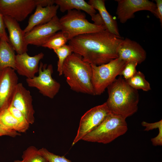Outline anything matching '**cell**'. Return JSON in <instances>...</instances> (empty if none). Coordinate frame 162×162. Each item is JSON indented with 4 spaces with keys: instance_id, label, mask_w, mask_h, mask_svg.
<instances>
[{
    "instance_id": "cell-1",
    "label": "cell",
    "mask_w": 162,
    "mask_h": 162,
    "mask_svg": "<svg viewBox=\"0 0 162 162\" xmlns=\"http://www.w3.org/2000/svg\"><path fill=\"white\" fill-rule=\"evenodd\" d=\"M123 39L105 29L76 36L68 41V45L84 61L98 66L118 58V51Z\"/></svg>"
},
{
    "instance_id": "cell-2",
    "label": "cell",
    "mask_w": 162,
    "mask_h": 162,
    "mask_svg": "<svg viewBox=\"0 0 162 162\" xmlns=\"http://www.w3.org/2000/svg\"><path fill=\"white\" fill-rule=\"evenodd\" d=\"M107 88L108 97L106 103L112 113L126 119L137 112L138 91L130 86L122 76L116 78Z\"/></svg>"
},
{
    "instance_id": "cell-3",
    "label": "cell",
    "mask_w": 162,
    "mask_h": 162,
    "mask_svg": "<svg viewBox=\"0 0 162 162\" xmlns=\"http://www.w3.org/2000/svg\"><path fill=\"white\" fill-rule=\"evenodd\" d=\"M62 74L72 90L95 95L92 83L91 65L79 55L73 53L67 57L63 64Z\"/></svg>"
},
{
    "instance_id": "cell-4",
    "label": "cell",
    "mask_w": 162,
    "mask_h": 162,
    "mask_svg": "<svg viewBox=\"0 0 162 162\" xmlns=\"http://www.w3.org/2000/svg\"><path fill=\"white\" fill-rule=\"evenodd\" d=\"M128 130L126 118L111 112L97 127L85 135L82 140L106 144L123 135Z\"/></svg>"
},
{
    "instance_id": "cell-5",
    "label": "cell",
    "mask_w": 162,
    "mask_h": 162,
    "mask_svg": "<svg viewBox=\"0 0 162 162\" xmlns=\"http://www.w3.org/2000/svg\"><path fill=\"white\" fill-rule=\"evenodd\" d=\"M59 19L61 31L67 35L68 40L77 36L99 32L106 29L104 25L98 26L89 22L84 13L72 10Z\"/></svg>"
},
{
    "instance_id": "cell-6",
    "label": "cell",
    "mask_w": 162,
    "mask_h": 162,
    "mask_svg": "<svg viewBox=\"0 0 162 162\" xmlns=\"http://www.w3.org/2000/svg\"><path fill=\"white\" fill-rule=\"evenodd\" d=\"M126 62L119 58L100 65L91 64L92 83L95 95H100L116 79Z\"/></svg>"
},
{
    "instance_id": "cell-7",
    "label": "cell",
    "mask_w": 162,
    "mask_h": 162,
    "mask_svg": "<svg viewBox=\"0 0 162 162\" xmlns=\"http://www.w3.org/2000/svg\"><path fill=\"white\" fill-rule=\"evenodd\" d=\"M53 68L52 64L47 65L40 62L39 65L38 75L32 78H27L28 86L37 88L43 95L52 99L59 92L60 83L52 77Z\"/></svg>"
},
{
    "instance_id": "cell-8",
    "label": "cell",
    "mask_w": 162,
    "mask_h": 162,
    "mask_svg": "<svg viewBox=\"0 0 162 162\" xmlns=\"http://www.w3.org/2000/svg\"><path fill=\"white\" fill-rule=\"evenodd\" d=\"M110 113L106 102L85 112L80 119L77 133L72 146L82 140L85 135L97 127Z\"/></svg>"
},
{
    "instance_id": "cell-9",
    "label": "cell",
    "mask_w": 162,
    "mask_h": 162,
    "mask_svg": "<svg viewBox=\"0 0 162 162\" xmlns=\"http://www.w3.org/2000/svg\"><path fill=\"white\" fill-rule=\"evenodd\" d=\"M118 5L116 14L122 23L134 17V14L141 10L150 11L156 15V6L153 2L148 0H116Z\"/></svg>"
},
{
    "instance_id": "cell-10",
    "label": "cell",
    "mask_w": 162,
    "mask_h": 162,
    "mask_svg": "<svg viewBox=\"0 0 162 162\" xmlns=\"http://www.w3.org/2000/svg\"><path fill=\"white\" fill-rule=\"evenodd\" d=\"M35 0H0V11L3 16L18 22L24 20L36 8Z\"/></svg>"
},
{
    "instance_id": "cell-11",
    "label": "cell",
    "mask_w": 162,
    "mask_h": 162,
    "mask_svg": "<svg viewBox=\"0 0 162 162\" xmlns=\"http://www.w3.org/2000/svg\"><path fill=\"white\" fill-rule=\"evenodd\" d=\"M15 70L10 68L0 71V112L10 106L18 78Z\"/></svg>"
},
{
    "instance_id": "cell-12",
    "label": "cell",
    "mask_w": 162,
    "mask_h": 162,
    "mask_svg": "<svg viewBox=\"0 0 162 162\" xmlns=\"http://www.w3.org/2000/svg\"><path fill=\"white\" fill-rule=\"evenodd\" d=\"M61 30L59 18L57 15L50 22L34 27L25 33V39L28 45L41 46L53 34Z\"/></svg>"
},
{
    "instance_id": "cell-13",
    "label": "cell",
    "mask_w": 162,
    "mask_h": 162,
    "mask_svg": "<svg viewBox=\"0 0 162 162\" xmlns=\"http://www.w3.org/2000/svg\"><path fill=\"white\" fill-rule=\"evenodd\" d=\"M32 101L30 92L23 86L22 83H18L10 105L22 112L30 124H32L35 121V111Z\"/></svg>"
},
{
    "instance_id": "cell-14",
    "label": "cell",
    "mask_w": 162,
    "mask_h": 162,
    "mask_svg": "<svg viewBox=\"0 0 162 162\" xmlns=\"http://www.w3.org/2000/svg\"><path fill=\"white\" fill-rule=\"evenodd\" d=\"M6 28L9 33V43L18 54H21L28 51V45L25 39L23 30L18 22L7 16H3Z\"/></svg>"
},
{
    "instance_id": "cell-15",
    "label": "cell",
    "mask_w": 162,
    "mask_h": 162,
    "mask_svg": "<svg viewBox=\"0 0 162 162\" xmlns=\"http://www.w3.org/2000/svg\"><path fill=\"white\" fill-rule=\"evenodd\" d=\"M118 58L126 62L134 61L140 64L146 58V52L136 42L128 38L123 39L119 47Z\"/></svg>"
},
{
    "instance_id": "cell-16",
    "label": "cell",
    "mask_w": 162,
    "mask_h": 162,
    "mask_svg": "<svg viewBox=\"0 0 162 162\" xmlns=\"http://www.w3.org/2000/svg\"><path fill=\"white\" fill-rule=\"evenodd\" d=\"M44 54L41 52L34 56H30L25 52L16 56L15 69L17 73L27 78H32L38 72L39 63Z\"/></svg>"
},
{
    "instance_id": "cell-17",
    "label": "cell",
    "mask_w": 162,
    "mask_h": 162,
    "mask_svg": "<svg viewBox=\"0 0 162 162\" xmlns=\"http://www.w3.org/2000/svg\"><path fill=\"white\" fill-rule=\"evenodd\" d=\"M54 2L62 12L72 10H82L91 16L94 24L98 26L104 25L99 14H96L94 8L84 0H54Z\"/></svg>"
},
{
    "instance_id": "cell-18",
    "label": "cell",
    "mask_w": 162,
    "mask_h": 162,
    "mask_svg": "<svg viewBox=\"0 0 162 162\" xmlns=\"http://www.w3.org/2000/svg\"><path fill=\"white\" fill-rule=\"evenodd\" d=\"M34 13L30 17L28 24L23 30L26 33L34 27L44 24L50 22L55 16L57 15L59 8L57 5H53L46 7L37 5Z\"/></svg>"
},
{
    "instance_id": "cell-19",
    "label": "cell",
    "mask_w": 162,
    "mask_h": 162,
    "mask_svg": "<svg viewBox=\"0 0 162 162\" xmlns=\"http://www.w3.org/2000/svg\"><path fill=\"white\" fill-rule=\"evenodd\" d=\"M98 11L103 21L106 30L110 33L120 36L118 24L106 8L104 0H89L88 3Z\"/></svg>"
},
{
    "instance_id": "cell-20",
    "label": "cell",
    "mask_w": 162,
    "mask_h": 162,
    "mask_svg": "<svg viewBox=\"0 0 162 162\" xmlns=\"http://www.w3.org/2000/svg\"><path fill=\"white\" fill-rule=\"evenodd\" d=\"M16 55L15 50L10 43L0 38V70L10 68L15 70Z\"/></svg>"
},
{
    "instance_id": "cell-21",
    "label": "cell",
    "mask_w": 162,
    "mask_h": 162,
    "mask_svg": "<svg viewBox=\"0 0 162 162\" xmlns=\"http://www.w3.org/2000/svg\"><path fill=\"white\" fill-rule=\"evenodd\" d=\"M0 122L6 127L20 133L26 132L29 127V125L23 124L17 120L8 108L0 112Z\"/></svg>"
},
{
    "instance_id": "cell-22",
    "label": "cell",
    "mask_w": 162,
    "mask_h": 162,
    "mask_svg": "<svg viewBox=\"0 0 162 162\" xmlns=\"http://www.w3.org/2000/svg\"><path fill=\"white\" fill-rule=\"evenodd\" d=\"M125 80L130 86L136 90L140 89L146 92L151 90L150 84L146 79L144 74L140 71H137L132 77Z\"/></svg>"
},
{
    "instance_id": "cell-23",
    "label": "cell",
    "mask_w": 162,
    "mask_h": 162,
    "mask_svg": "<svg viewBox=\"0 0 162 162\" xmlns=\"http://www.w3.org/2000/svg\"><path fill=\"white\" fill-rule=\"evenodd\" d=\"M68 41L67 35L61 31L53 34L42 46L54 50L66 44Z\"/></svg>"
},
{
    "instance_id": "cell-24",
    "label": "cell",
    "mask_w": 162,
    "mask_h": 162,
    "mask_svg": "<svg viewBox=\"0 0 162 162\" xmlns=\"http://www.w3.org/2000/svg\"><path fill=\"white\" fill-rule=\"evenodd\" d=\"M22 158L23 162H48L40 154L39 149L34 146H29L25 149L23 152Z\"/></svg>"
},
{
    "instance_id": "cell-25",
    "label": "cell",
    "mask_w": 162,
    "mask_h": 162,
    "mask_svg": "<svg viewBox=\"0 0 162 162\" xmlns=\"http://www.w3.org/2000/svg\"><path fill=\"white\" fill-rule=\"evenodd\" d=\"M53 50L58 58L57 71L59 75L61 76L63 74L62 68L64 63L67 57L72 53L73 51L70 46L67 44Z\"/></svg>"
},
{
    "instance_id": "cell-26",
    "label": "cell",
    "mask_w": 162,
    "mask_h": 162,
    "mask_svg": "<svg viewBox=\"0 0 162 162\" xmlns=\"http://www.w3.org/2000/svg\"><path fill=\"white\" fill-rule=\"evenodd\" d=\"M40 154L47 160L48 162H71L64 156H60L49 152L45 148L39 149Z\"/></svg>"
},
{
    "instance_id": "cell-27",
    "label": "cell",
    "mask_w": 162,
    "mask_h": 162,
    "mask_svg": "<svg viewBox=\"0 0 162 162\" xmlns=\"http://www.w3.org/2000/svg\"><path fill=\"white\" fill-rule=\"evenodd\" d=\"M138 64L137 62L134 61L126 62L119 75L123 76L125 80L131 78L137 71L136 67Z\"/></svg>"
},
{
    "instance_id": "cell-28",
    "label": "cell",
    "mask_w": 162,
    "mask_h": 162,
    "mask_svg": "<svg viewBox=\"0 0 162 162\" xmlns=\"http://www.w3.org/2000/svg\"><path fill=\"white\" fill-rule=\"evenodd\" d=\"M8 109L12 115L20 122L26 125L30 124L24 115L19 110L11 105Z\"/></svg>"
},
{
    "instance_id": "cell-29",
    "label": "cell",
    "mask_w": 162,
    "mask_h": 162,
    "mask_svg": "<svg viewBox=\"0 0 162 162\" xmlns=\"http://www.w3.org/2000/svg\"><path fill=\"white\" fill-rule=\"evenodd\" d=\"M20 135V133L6 127L0 122V136H7L14 137Z\"/></svg>"
},
{
    "instance_id": "cell-30",
    "label": "cell",
    "mask_w": 162,
    "mask_h": 162,
    "mask_svg": "<svg viewBox=\"0 0 162 162\" xmlns=\"http://www.w3.org/2000/svg\"><path fill=\"white\" fill-rule=\"evenodd\" d=\"M142 125L145 127V131H149L154 129L162 128V120L153 123H149L145 121L141 123Z\"/></svg>"
},
{
    "instance_id": "cell-31",
    "label": "cell",
    "mask_w": 162,
    "mask_h": 162,
    "mask_svg": "<svg viewBox=\"0 0 162 162\" xmlns=\"http://www.w3.org/2000/svg\"><path fill=\"white\" fill-rule=\"evenodd\" d=\"M3 16L0 11V38L4 39L9 43L8 36L6 32Z\"/></svg>"
},
{
    "instance_id": "cell-32",
    "label": "cell",
    "mask_w": 162,
    "mask_h": 162,
    "mask_svg": "<svg viewBox=\"0 0 162 162\" xmlns=\"http://www.w3.org/2000/svg\"><path fill=\"white\" fill-rule=\"evenodd\" d=\"M156 6V16L159 19L160 22L162 23V0H155Z\"/></svg>"
},
{
    "instance_id": "cell-33",
    "label": "cell",
    "mask_w": 162,
    "mask_h": 162,
    "mask_svg": "<svg viewBox=\"0 0 162 162\" xmlns=\"http://www.w3.org/2000/svg\"><path fill=\"white\" fill-rule=\"evenodd\" d=\"M36 6L39 5L43 7L54 5V0H35Z\"/></svg>"
},
{
    "instance_id": "cell-34",
    "label": "cell",
    "mask_w": 162,
    "mask_h": 162,
    "mask_svg": "<svg viewBox=\"0 0 162 162\" xmlns=\"http://www.w3.org/2000/svg\"><path fill=\"white\" fill-rule=\"evenodd\" d=\"M13 162H23L22 161V160H14Z\"/></svg>"
},
{
    "instance_id": "cell-35",
    "label": "cell",
    "mask_w": 162,
    "mask_h": 162,
    "mask_svg": "<svg viewBox=\"0 0 162 162\" xmlns=\"http://www.w3.org/2000/svg\"></svg>"
},
{
    "instance_id": "cell-36",
    "label": "cell",
    "mask_w": 162,
    "mask_h": 162,
    "mask_svg": "<svg viewBox=\"0 0 162 162\" xmlns=\"http://www.w3.org/2000/svg\"></svg>"
},
{
    "instance_id": "cell-37",
    "label": "cell",
    "mask_w": 162,
    "mask_h": 162,
    "mask_svg": "<svg viewBox=\"0 0 162 162\" xmlns=\"http://www.w3.org/2000/svg\"><path fill=\"white\" fill-rule=\"evenodd\" d=\"M0 71H1V70H0Z\"/></svg>"
}]
</instances>
